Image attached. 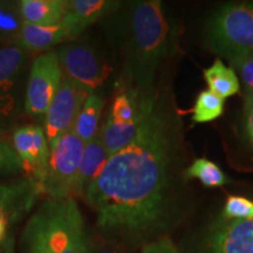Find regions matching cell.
<instances>
[{
    "mask_svg": "<svg viewBox=\"0 0 253 253\" xmlns=\"http://www.w3.org/2000/svg\"><path fill=\"white\" fill-rule=\"evenodd\" d=\"M244 129L253 147V96H244Z\"/></svg>",
    "mask_w": 253,
    "mask_h": 253,
    "instance_id": "obj_30",
    "label": "cell"
},
{
    "mask_svg": "<svg viewBox=\"0 0 253 253\" xmlns=\"http://www.w3.org/2000/svg\"><path fill=\"white\" fill-rule=\"evenodd\" d=\"M138 102L134 140L108 158L84 198L103 235L138 243L166 226L175 195L179 129L157 91Z\"/></svg>",
    "mask_w": 253,
    "mask_h": 253,
    "instance_id": "obj_1",
    "label": "cell"
},
{
    "mask_svg": "<svg viewBox=\"0 0 253 253\" xmlns=\"http://www.w3.org/2000/svg\"><path fill=\"white\" fill-rule=\"evenodd\" d=\"M19 9L24 23L55 26L65 18L67 0H21Z\"/></svg>",
    "mask_w": 253,
    "mask_h": 253,
    "instance_id": "obj_16",
    "label": "cell"
},
{
    "mask_svg": "<svg viewBox=\"0 0 253 253\" xmlns=\"http://www.w3.org/2000/svg\"><path fill=\"white\" fill-rule=\"evenodd\" d=\"M1 132H2V126L0 125V134H1Z\"/></svg>",
    "mask_w": 253,
    "mask_h": 253,
    "instance_id": "obj_32",
    "label": "cell"
},
{
    "mask_svg": "<svg viewBox=\"0 0 253 253\" xmlns=\"http://www.w3.org/2000/svg\"><path fill=\"white\" fill-rule=\"evenodd\" d=\"M210 48L232 60L253 53V1L220 7L208 26Z\"/></svg>",
    "mask_w": 253,
    "mask_h": 253,
    "instance_id": "obj_4",
    "label": "cell"
},
{
    "mask_svg": "<svg viewBox=\"0 0 253 253\" xmlns=\"http://www.w3.org/2000/svg\"><path fill=\"white\" fill-rule=\"evenodd\" d=\"M231 68L238 72L245 88V95L253 96V53L230 60Z\"/></svg>",
    "mask_w": 253,
    "mask_h": 253,
    "instance_id": "obj_27",
    "label": "cell"
},
{
    "mask_svg": "<svg viewBox=\"0 0 253 253\" xmlns=\"http://www.w3.org/2000/svg\"><path fill=\"white\" fill-rule=\"evenodd\" d=\"M108 158L109 155L101 140L100 132H97L93 140L84 143V150L82 155L77 182H75L73 197H84L87 188L99 176Z\"/></svg>",
    "mask_w": 253,
    "mask_h": 253,
    "instance_id": "obj_15",
    "label": "cell"
},
{
    "mask_svg": "<svg viewBox=\"0 0 253 253\" xmlns=\"http://www.w3.org/2000/svg\"><path fill=\"white\" fill-rule=\"evenodd\" d=\"M141 253H179V251L169 237H161L145 243Z\"/></svg>",
    "mask_w": 253,
    "mask_h": 253,
    "instance_id": "obj_29",
    "label": "cell"
},
{
    "mask_svg": "<svg viewBox=\"0 0 253 253\" xmlns=\"http://www.w3.org/2000/svg\"><path fill=\"white\" fill-rule=\"evenodd\" d=\"M55 50L41 53L32 62L25 93L24 108L32 116H45L62 80Z\"/></svg>",
    "mask_w": 253,
    "mask_h": 253,
    "instance_id": "obj_7",
    "label": "cell"
},
{
    "mask_svg": "<svg viewBox=\"0 0 253 253\" xmlns=\"http://www.w3.org/2000/svg\"><path fill=\"white\" fill-rule=\"evenodd\" d=\"M90 253H126L123 243L113 238L90 239Z\"/></svg>",
    "mask_w": 253,
    "mask_h": 253,
    "instance_id": "obj_28",
    "label": "cell"
},
{
    "mask_svg": "<svg viewBox=\"0 0 253 253\" xmlns=\"http://www.w3.org/2000/svg\"><path fill=\"white\" fill-rule=\"evenodd\" d=\"M138 121L131 123L115 122L108 116L106 123L100 126V136L109 157L125 149L131 143L138 129Z\"/></svg>",
    "mask_w": 253,
    "mask_h": 253,
    "instance_id": "obj_19",
    "label": "cell"
},
{
    "mask_svg": "<svg viewBox=\"0 0 253 253\" xmlns=\"http://www.w3.org/2000/svg\"><path fill=\"white\" fill-rule=\"evenodd\" d=\"M42 194V186L31 177L0 183V253L12 235L11 229L23 219Z\"/></svg>",
    "mask_w": 253,
    "mask_h": 253,
    "instance_id": "obj_8",
    "label": "cell"
},
{
    "mask_svg": "<svg viewBox=\"0 0 253 253\" xmlns=\"http://www.w3.org/2000/svg\"><path fill=\"white\" fill-rule=\"evenodd\" d=\"M21 253H49L39 214L37 212L27 220L20 237Z\"/></svg>",
    "mask_w": 253,
    "mask_h": 253,
    "instance_id": "obj_23",
    "label": "cell"
},
{
    "mask_svg": "<svg viewBox=\"0 0 253 253\" xmlns=\"http://www.w3.org/2000/svg\"><path fill=\"white\" fill-rule=\"evenodd\" d=\"M71 39V28L65 20L55 26H38L24 23L15 46L27 52H39Z\"/></svg>",
    "mask_w": 253,
    "mask_h": 253,
    "instance_id": "obj_14",
    "label": "cell"
},
{
    "mask_svg": "<svg viewBox=\"0 0 253 253\" xmlns=\"http://www.w3.org/2000/svg\"><path fill=\"white\" fill-rule=\"evenodd\" d=\"M221 216L229 219H249L253 217V201L243 196H227Z\"/></svg>",
    "mask_w": 253,
    "mask_h": 253,
    "instance_id": "obj_25",
    "label": "cell"
},
{
    "mask_svg": "<svg viewBox=\"0 0 253 253\" xmlns=\"http://www.w3.org/2000/svg\"><path fill=\"white\" fill-rule=\"evenodd\" d=\"M87 96L88 94L75 86L69 79L62 77L59 89L45 115L43 130L50 148L62 135L72 130Z\"/></svg>",
    "mask_w": 253,
    "mask_h": 253,
    "instance_id": "obj_9",
    "label": "cell"
},
{
    "mask_svg": "<svg viewBox=\"0 0 253 253\" xmlns=\"http://www.w3.org/2000/svg\"><path fill=\"white\" fill-rule=\"evenodd\" d=\"M12 147L23 162L27 176L42 186L50 154L43 128L34 125L19 126L12 135Z\"/></svg>",
    "mask_w": 253,
    "mask_h": 253,
    "instance_id": "obj_11",
    "label": "cell"
},
{
    "mask_svg": "<svg viewBox=\"0 0 253 253\" xmlns=\"http://www.w3.org/2000/svg\"><path fill=\"white\" fill-rule=\"evenodd\" d=\"M109 118L119 123H131L138 121L137 96L132 91L123 90L115 96L110 109Z\"/></svg>",
    "mask_w": 253,
    "mask_h": 253,
    "instance_id": "obj_24",
    "label": "cell"
},
{
    "mask_svg": "<svg viewBox=\"0 0 253 253\" xmlns=\"http://www.w3.org/2000/svg\"><path fill=\"white\" fill-rule=\"evenodd\" d=\"M37 213L49 253H90V238L75 198H46Z\"/></svg>",
    "mask_w": 253,
    "mask_h": 253,
    "instance_id": "obj_3",
    "label": "cell"
},
{
    "mask_svg": "<svg viewBox=\"0 0 253 253\" xmlns=\"http://www.w3.org/2000/svg\"><path fill=\"white\" fill-rule=\"evenodd\" d=\"M23 24L19 2L18 5L0 2V41H6L9 46H15Z\"/></svg>",
    "mask_w": 253,
    "mask_h": 253,
    "instance_id": "obj_22",
    "label": "cell"
},
{
    "mask_svg": "<svg viewBox=\"0 0 253 253\" xmlns=\"http://www.w3.org/2000/svg\"><path fill=\"white\" fill-rule=\"evenodd\" d=\"M55 52L63 77L88 95L96 94L112 73V66L104 56L84 41L69 40Z\"/></svg>",
    "mask_w": 253,
    "mask_h": 253,
    "instance_id": "obj_5",
    "label": "cell"
},
{
    "mask_svg": "<svg viewBox=\"0 0 253 253\" xmlns=\"http://www.w3.org/2000/svg\"><path fill=\"white\" fill-rule=\"evenodd\" d=\"M202 253H253V217L229 219L220 214L208 231Z\"/></svg>",
    "mask_w": 253,
    "mask_h": 253,
    "instance_id": "obj_10",
    "label": "cell"
},
{
    "mask_svg": "<svg viewBox=\"0 0 253 253\" xmlns=\"http://www.w3.org/2000/svg\"><path fill=\"white\" fill-rule=\"evenodd\" d=\"M84 143L69 130L50 148L48 167L42 183V194L48 199L74 198V186Z\"/></svg>",
    "mask_w": 253,
    "mask_h": 253,
    "instance_id": "obj_6",
    "label": "cell"
},
{
    "mask_svg": "<svg viewBox=\"0 0 253 253\" xmlns=\"http://www.w3.org/2000/svg\"><path fill=\"white\" fill-rule=\"evenodd\" d=\"M103 106V99L97 93L88 95L82 104L73 126V130L84 143L93 140L99 132Z\"/></svg>",
    "mask_w": 253,
    "mask_h": 253,
    "instance_id": "obj_17",
    "label": "cell"
},
{
    "mask_svg": "<svg viewBox=\"0 0 253 253\" xmlns=\"http://www.w3.org/2000/svg\"><path fill=\"white\" fill-rule=\"evenodd\" d=\"M115 18L114 32L120 33L126 90L135 93L137 101L149 99L155 93L158 66L171 49L173 25L160 0L132 1Z\"/></svg>",
    "mask_w": 253,
    "mask_h": 253,
    "instance_id": "obj_2",
    "label": "cell"
},
{
    "mask_svg": "<svg viewBox=\"0 0 253 253\" xmlns=\"http://www.w3.org/2000/svg\"><path fill=\"white\" fill-rule=\"evenodd\" d=\"M27 56V50L18 46L0 47V121L17 115L19 87Z\"/></svg>",
    "mask_w": 253,
    "mask_h": 253,
    "instance_id": "obj_12",
    "label": "cell"
},
{
    "mask_svg": "<svg viewBox=\"0 0 253 253\" xmlns=\"http://www.w3.org/2000/svg\"><path fill=\"white\" fill-rule=\"evenodd\" d=\"M121 5V1L115 0H67L63 20L71 28L69 40H75L88 26L115 13Z\"/></svg>",
    "mask_w": 253,
    "mask_h": 253,
    "instance_id": "obj_13",
    "label": "cell"
},
{
    "mask_svg": "<svg viewBox=\"0 0 253 253\" xmlns=\"http://www.w3.org/2000/svg\"><path fill=\"white\" fill-rule=\"evenodd\" d=\"M186 178H196L208 188H218L230 184L231 179L223 170L208 158H196L184 171Z\"/></svg>",
    "mask_w": 253,
    "mask_h": 253,
    "instance_id": "obj_20",
    "label": "cell"
},
{
    "mask_svg": "<svg viewBox=\"0 0 253 253\" xmlns=\"http://www.w3.org/2000/svg\"><path fill=\"white\" fill-rule=\"evenodd\" d=\"M1 253H15V244H14L13 236L9 237V238L7 239V242L5 243Z\"/></svg>",
    "mask_w": 253,
    "mask_h": 253,
    "instance_id": "obj_31",
    "label": "cell"
},
{
    "mask_svg": "<svg viewBox=\"0 0 253 253\" xmlns=\"http://www.w3.org/2000/svg\"><path fill=\"white\" fill-rule=\"evenodd\" d=\"M25 169L14 148L0 136V175H20Z\"/></svg>",
    "mask_w": 253,
    "mask_h": 253,
    "instance_id": "obj_26",
    "label": "cell"
},
{
    "mask_svg": "<svg viewBox=\"0 0 253 253\" xmlns=\"http://www.w3.org/2000/svg\"><path fill=\"white\" fill-rule=\"evenodd\" d=\"M203 77L208 84L209 90L224 100L236 95L240 89L236 72L224 65L220 59H216L210 67L204 69Z\"/></svg>",
    "mask_w": 253,
    "mask_h": 253,
    "instance_id": "obj_18",
    "label": "cell"
},
{
    "mask_svg": "<svg viewBox=\"0 0 253 253\" xmlns=\"http://www.w3.org/2000/svg\"><path fill=\"white\" fill-rule=\"evenodd\" d=\"M195 123L211 122L220 118L224 113V99L209 89L202 90L196 97L195 104L190 110Z\"/></svg>",
    "mask_w": 253,
    "mask_h": 253,
    "instance_id": "obj_21",
    "label": "cell"
}]
</instances>
